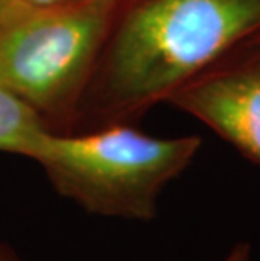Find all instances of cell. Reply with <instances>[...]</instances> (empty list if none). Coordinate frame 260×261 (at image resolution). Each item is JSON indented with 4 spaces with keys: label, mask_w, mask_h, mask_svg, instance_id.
<instances>
[{
    "label": "cell",
    "mask_w": 260,
    "mask_h": 261,
    "mask_svg": "<svg viewBox=\"0 0 260 261\" xmlns=\"http://www.w3.org/2000/svg\"><path fill=\"white\" fill-rule=\"evenodd\" d=\"M260 29V0H142L113 37L107 93L120 108L168 98Z\"/></svg>",
    "instance_id": "cell-1"
},
{
    "label": "cell",
    "mask_w": 260,
    "mask_h": 261,
    "mask_svg": "<svg viewBox=\"0 0 260 261\" xmlns=\"http://www.w3.org/2000/svg\"><path fill=\"white\" fill-rule=\"evenodd\" d=\"M200 137L156 138L113 125L66 135L48 130L31 155L63 197L105 218L151 221L162 189L196 157Z\"/></svg>",
    "instance_id": "cell-2"
},
{
    "label": "cell",
    "mask_w": 260,
    "mask_h": 261,
    "mask_svg": "<svg viewBox=\"0 0 260 261\" xmlns=\"http://www.w3.org/2000/svg\"><path fill=\"white\" fill-rule=\"evenodd\" d=\"M117 2L14 4L0 17V86L37 113L63 108L90 73Z\"/></svg>",
    "instance_id": "cell-3"
},
{
    "label": "cell",
    "mask_w": 260,
    "mask_h": 261,
    "mask_svg": "<svg viewBox=\"0 0 260 261\" xmlns=\"http://www.w3.org/2000/svg\"><path fill=\"white\" fill-rule=\"evenodd\" d=\"M168 99L260 165V56L198 74Z\"/></svg>",
    "instance_id": "cell-4"
},
{
    "label": "cell",
    "mask_w": 260,
    "mask_h": 261,
    "mask_svg": "<svg viewBox=\"0 0 260 261\" xmlns=\"http://www.w3.org/2000/svg\"><path fill=\"white\" fill-rule=\"evenodd\" d=\"M48 130L41 113L0 86V152L31 159Z\"/></svg>",
    "instance_id": "cell-5"
},
{
    "label": "cell",
    "mask_w": 260,
    "mask_h": 261,
    "mask_svg": "<svg viewBox=\"0 0 260 261\" xmlns=\"http://www.w3.org/2000/svg\"><path fill=\"white\" fill-rule=\"evenodd\" d=\"M12 2L26 5V7H56V5L81 2V0H12Z\"/></svg>",
    "instance_id": "cell-6"
},
{
    "label": "cell",
    "mask_w": 260,
    "mask_h": 261,
    "mask_svg": "<svg viewBox=\"0 0 260 261\" xmlns=\"http://www.w3.org/2000/svg\"><path fill=\"white\" fill-rule=\"evenodd\" d=\"M223 261H250V246L247 243L237 244Z\"/></svg>",
    "instance_id": "cell-7"
},
{
    "label": "cell",
    "mask_w": 260,
    "mask_h": 261,
    "mask_svg": "<svg viewBox=\"0 0 260 261\" xmlns=\"http://www.w3.org/2000/svg\"><path fill=\"white\" fill-rule=\"evenodd\" d=\"M0 261H22L7 244H0Z\"/></svg>",
    "instance_id": "cell-8"
},
{
    "label": "cell",
    "mask_w": 260,
    "mask_h": 261,
    "mask_svg": "<svg viewBox=\"0 0 260 261\" xmlns=\"http://www.w3.org/2000/svg\"><path fill=\"white\" fill-rule=\"evenodd\" d=\"M14 4L15 2H12V0H0V17H2V15L7 12Z\"/></svg>",
    "instance_id": "cell-9"
}]
</instances>
